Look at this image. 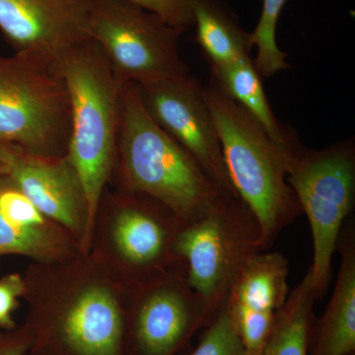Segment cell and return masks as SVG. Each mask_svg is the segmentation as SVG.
Returning a JSON list of instances; mask_svg holds the SVG:
<instances>
[{"label":"cell","instance_id":"cell-25","mask_svg":"<svg viewBox=\"0 0 355 355\" xmlns=\"http://www.w3.org/2000/svg\"><path fill=\"white\" fill-rule=\"evenodd\" d=\"M31 345L29 329L16 333L0 334V355H24Z\"/></svg>","mask_w":355,"mask_h":355},{"label":"cell","instance_id":"cell-9","mask_svg":"<svg viewBox=\"0 0 355 355\" xmlns=\"http://www.w3.org/2000/svg\"><path fill=\"white\" fill-rule=\"evenodd\" d=\"M147 113L197 160L222 189L236 196L224 164L214 119L197 79L187 76L139 85Z\"/></svg>","mask_w":355,"mask_h":355},{"label":"cell","instance_id":"cell-7","mask_svg":"<svg viewBox=\"0 0 355 355\" xmlns=\"http://www.w3.org/2000/svg\"><path fill=\"white\" fill-rule=\"evenodd\" d=\"M89 38L121 84L147 85L189 74L180 55L184 30L128 0H87Z\"/></svg>","mask_w":355,"mask_h":355},{"label":"cell","instance_id":"cell-16","mask_svg":"<svg viewBox=\"0 0 355 355\" xmlns=\"http://www.w3.org/2000/svg\"><path fill=\"white\" fill-rule=\"evenodd\" d=\"M210 69L212 80L222 92L251 114L277 146L289 149L299 144L295 135L284 127L273 114L261 77L250 55L225 67Z\"/></svg>","mask_w":355,"mask_h":355},{"label":"cell","instance_id":"cell-22","mask_svg":"<svg viewBox=\"0 0 355 355\" xmlns=\"http://www.w3.org/2000/svg\"><path fill=\"white\" fill-rule=\"evenodd\" d=\"M0 214L19 228L42 227L44 216L7 176H0Z\"/></svg>","mask_w":355,"mask_h":355},{"label":"cell","instance_id":"cell-21","mask_svg":"<svg viewBox=\"0 0 355 355\" xmlns=\"http://www.w3.org/2000/svg\"><path fill=\"white\" fill-rule=\"evenodd\" d=\"M186 355H248L225 307L203 329L198 345Z\"/></svg>","mask_w":355,"mask_h":355},{"label":"cell","instance_id":"cell-3","mask_svg":"<svg viewBox=\"0 0 355 355\" xmlns=\"http://www.w3.org/2000/svg\"><path fill=\"white\" fill-rule=\"evenodd\" d=\"M202 94L214 119L229 180L260 224L268 250L280 232L302 214L287 183L288 149L272 141L260 123L212 79L202 87Z\"/></svg>","mask_w":355,"mask_h":355},{"label":"cell","instance_id":"cell-27","mask_svg":"<svg viewBox=\"0 0 355 355\" xmlns=\"http://www.w3.org/2000/svg\"><path fill=\"white\" fill-rule=\"evenodd\" d=\"M349 355H355V354H349Z\"/></svg>","mask_w":355,"mask_h":355},{"label":"cell","instance_id":"cell-2","mask_svg":"<svg viewBox=\"0 0 355 355\" xmlns=\"http://www.w3.org/2000/svg\"><path fill=\"white\" fill-rule=\"evenodd\" d=\"M57 67L69 90L71 132L67 156L83 187L84 243L89 245L116 158L121 83L92 40L72 46L58 58Z\"/></svg>","mask_w":355,"mask_h":355},{"label":"cell","instance_id":"cell-18","mask_svg":"<svg viewBox=\"0 0 355 355\" xmlns=\"http://www.w3.org/2000/svg\"><path fill=\"white\" fill-rule=\"evenodd\" d=\"M316 301L308 270L277 313L261 355H309Z\"/></svg>","mask_w":355,"mask_h":355},{"label":"cell","instance_id":"cell-28","mask_svg":"<svg viewBox=\"0 0 355 355\" xmlns=\"http://www.w3.org/2000/svg\"><path fill=\"white\" fill-rule=\"evenodd\" d=\"M0 144H1V141H0Z\"/></svg>","mask_w":355,"mask_h":355},{"label":"cell","instance_id":"cell-23","mask_svg":"<svg viewBox=\"0 0 355 355\" xmlns=\"http://www.w3.org/2000/svg\"><path fill=\"white\" fill-rule=\"evenodd\" d=\"M155 14L168 25L187 31L193 26L195 0H128Z\"/></svg>","mask_w":355,"mask_h":355},{"label":"cell","instance_id":"cell-10","mask_svg":"<svg viewBox=\"0 0 355 355\" xmlns=\"http://www.w3.org/2000/svg\"><path fill=\"white\" fill-rule=\"evenodd\" d=\"M29 329L34 355H125V316L108 289L93 286Z\"/></svg>","mask_w":355,"mask_h":355},{"label":"cell","instance_id":"cell-14","mask_svg":"<svg viewBox=\"0 0 355 355\" xmlns=\"http://www.w3.org/2000/svg\"><path fill=\"white\" fill-rule=\"evenodd\" d=\"M125 205L116 216L114 242L128 265L156 272L170 260L181 261L175 253L181 221L174 212L148 196Z\"/></svg>","mask_w":355,"mask_h":355},{"label":"cell","instance_id":"cell-4","mask_svg":"<svg viewBox=\"0 0 355 355\" xmlns=\"http://www.w3.org/2000/svg\"><path fill=\"white\" fill-rule=\"evenodd\" d=\"M286 156L287 183L309 220L313 261L308 270L321 300L331 284L338 238L354 209V144L343 141L320 150L298 144Z\"/></svg>","mask_w":355,"mask_h":355},{"label":"cell","instance_id":"cell-11","mask_svg":"<svg viewBox=\"0 0 355 355\" xmlns=\"http://www.w3.org/2000/svg\"><path fill=\"white\" fill-rule=\"evenodd\" d=\"M0 31L15 53L57 62L90 40L87 0H0Z\"/></svg>","mask_w":355,"mask_h":355},{"label":"cell","instance_id":"cell-24","mask_svg":"<svg viewBox=\"0 0 355 355\" xmlns=\"http://www.w3.org/2000/svg\"><path fill=\"white\" fill-rule=\"evenodd\" d=\"M24 291V284L19 275H10L0 280V327L12 329V312L16 299Z\"/></svg>","mask_w":355,"mask_h":355},{"label":"cell","instance_id":"cell-20","mask_svg":"<svg viewBox=\"0 0 355 355\" xmlns=\"http://www.w3.org/2000/svg\"><path fill=\"white\" fill-rule=\"evenodd\" d=\"M57 251V242L44 228H19L0 214V256L21 254L46 259Z\"/></svg>","mask_w":355,"mask_h":355},{"label":"cell","instance_id":"cell-17","mask_svg":"<svg viewBox=\"0 0 355 355\" xmlns=\"http://www.w3.org/2000/svg\"><path fill=\"white\" fill-rule=\"evenodd\" d=\"M196 40L210 67H225L249 57L250 33L240 27L222 0H195Z\"/></svg>","mask_w":355,"mask_h":355},{"label":"cell","instance_id":"cell-5","mask_svg":"<svg viewBox=\"0 0 355 355\" xmlns=\"http://www.w3.org/2000/svg\"><path fill=\"white\" fill-rule=\"evenodd\" d=\"M70 132L69 90L57 62L31 53L0 57V141L65 156Z\"/></svg>","mask_w":355,"mask_h":355},{"label":"cell","instance_id":"cell-26","mask_svg":"<svg viewBox=\"0 0 355 355\" xmlns=\"http://www.w3.org/2000/svg\"><path fill=\"white\" fill-rule=\"evenodd\" d=\"M7 175V170L6 166L2 164L1 162H0V176H6Z\"/></svg>","mask_w":355,"mask_h":355},{"label":"cell","instance_id":"cell-8","mask_svg":"<svg viewBox=\"0 0 355 355\" xmlns=\"http://www.w3.org/2000/svg\"><path fill=\"white\" fill-rule=\"evenodd\" d=\"M214 317L186 273L155 277L125 320V354L178 355Z\"/></svg>","mask_w":355,"mask_h":355},{"label":"cell","instance_id":"cell-12","mask_svg":"<svg viewBox=\"0 0 355 355\" xmlns=\"http://www.w3.org/2000/svg\"><path fill=\"white\" fill-rule=\"evenodd\" d=\"M288 261L279 252L254 254L229 291L225 307L248 355H261L289 295Z\"/></svg>","mask_w":355,"mask_h":355},{"label":"cell","instance_id":"cell-15","mask_svg":"<svg viewBox=\"0 0 355 355\" xmlns=\"http://www.w3.org/2000/svg\"><path fill=\"white\" fill-rule=\"evenodd\" d=\"M336 251L340 266L335 289L326 310L313 324L309 355L355 354V227L347 220Z\"/></svg>","mask_w":355,"mask_h":355},{"label":"cell","instance_id":"cell-13","mask_svg":"<svg viewBox=\"0 0 355 355\" xmlns=\"http://www.w3.org/2000/svg\"><path fill=\"white\" fill-rule=\"evenodd\" d=\"M0 162L6 176L43 216L77 231L85 214L83 187L67 156L27 153L11 144H0Z\"/></svg>","mask_w":355,"mask_h":355},{"label":"cell","instance_id":"cell-19","mask_svg":"<svg viewBox=\"0 0 355 355\" xmlns=\"http://www.w3.org/2000/svg\"><path fill=\"white\" fill-rule=\"evenodd\" d=\"M287 0H263L260 19L250 33V46L257 48L254 65L261 78H270L277 72L291 69L287 53L277 43V23Z\"/></svg>","mask_w":355,"mask_h":355},{"label":"cell","instance_id":"cell-1","mask_svg":"<svg viewBox=\"0 0 355 355\" xmlns=\"http://www.w3.org/2000/svg\"><path fill=\"white\" fill-rule=\"evenodd\" d=\"M116 157L128 190L158 200L181 223L200 218L230 193L153 120L135 83L121 84Z\"/></svg>","mask_w":355,"mask_h":355},{"label":"cell","instance_id":"cell-6","mask_svg":"<svg viewBox=\"0 0 355 355\" xmlns=\"http://www.w3.org/2000/svg\"><path fill=\"white\" fill-rule=\"evenodd\" d=\"M265 251L260 224L232 193L197 220L181 223L175 241L189 284L214 316L225 306L245 263Z\"/></svg>","mask_w":355,"mask_h":355}]
</instances>
